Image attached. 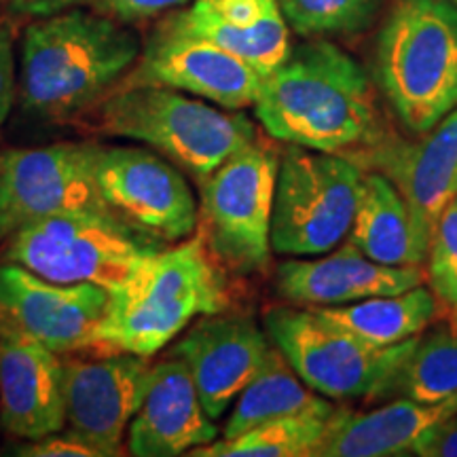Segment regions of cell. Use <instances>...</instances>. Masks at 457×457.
Listing matches in <instances>:
<instances>
[{
	"mask_svg": "<svg viewBox=\"0 0 457 457\" xmlns=\"http://www.w3.org/2000/svg\"><path fill=\"white\" fill-rule=\"evenodd\" d=\"M98 125L104 134L148 145L199 182L259 138L244 111L155 85L111 91L100 102Z\"/></svg>",
	"mask_w": 457,
	"mask_h": 457,
	"instance_id": "cell-5",
	"label": "cell"
},
{
	"mask_svg": "<svg viewBox=\"0 0 457 457\" xmlns=\"http://www.w3.org/2000/svg\"><path fill=\"white\" fill-rule=\"evenodd\" d=\"M163 248L117 216L64 212L20 227L7 237L4 261L57 284L119 288L140 262Z\"/></svg>",
	"mask_w": 457,
	"mask_h": 457,
	"instance_id": "cell-6",
	"label": "cell"
},
{
	"mask_svg": "<svg viewBox=\"0 0 457 457\" xmlns=\"http://www.w3.org/2000/svg\"><path fill=\"white\" fill-rule=\"evenodd\" d=\"M386 398H411L426 404L455 400L457 327H436L432 333L417 337Z\"/></svg>",
	"mask_w": 457,
	"mask_h": 457,
	"instance_id": "cell-26",
	"label": "cell"
},
{
	"mask_svg": "<svg viewBox=\"0 0 457 457\" xmlns=\"http://www.w3.org/2000/svg\"><path fill=\"white\" fill-rule=\"evenodd\" d=\"M417 457H457V413H453L415 445Z\"/></svg>",
	"mask_w": 457,
	"mask_h": 457,
	"instance_id": "cell-32",
	"label": "cell"
},
{
	"mask_svg": "<svg viewBox=\"0 0 457 457\" xmlns=\"http://www.w3.org/2000/svg\"><path fill=\"white\" fill-rule=\"evenodd\" d=\"M313 310L370 345L390 347L424 333L438 316V303L436 295L420 284L396 295Z\"/></svg>",
	"mask_w": 457,
	"mask_h": 457,
	"instance_id": "cell-24",
	"label": "cell"
},
{
	"mask_svg": "<svg viewBox=\"0 0 457 457\" xmlns=\"http://www.w3.org/2000/svg\"><path fill=\"white\" fill-rule=\"evenodd\" d=\"M262 74L219 45L163 21L119 87L155 85L228 111L254 106Z\"/></svg>",
	"mask_w": 457,
	"mask_h": 457,
	"instance_id": "cell-12",
	"label": "cell"
},
{
	"mask_svg": "<svg viewBox=\"0 0 457 457\" xmlns=\"http://www.w3.org/2000/svg\"><path fill=\"white\" fill-rule=\"evenodd\" d=\"M98 142H60L0 153V239L45 216H114L96 180Z\"/></svg>",
	"mask_w": 457,
	"mask_h": 457,
	"instance_id": "cell-10",
	"label": "cell"
},
{
	"mask_svg": "<svg viewBox=\"0 0 457 457\" xmlns=\"http://www.w3.org/2000/svg\"><path fill=\"white\" fill-rule=\"evenodd\" d=\"M98 0H7L11 13L24 15V17H49L62 11L77 9V7H89L94 9Z\"/></svg>",
	"mask_w": 457,
	"mask_h": 457,
	"instance_id": "cell-33",
	"label": "cell"
},
{
	"mask_svg": "<svg viewBox=\"0 0 457 457\" xmlns=\"http://www.w3.org/2000/svg\"><path fill=\"white\" fill-rule=\"evenodd\" d=\"M96 180L119 220L162 244L182 242L197 228L195 195L182 171L140 146H100Z\"/></svg>",
	"mask_w": 457,
	"mask_h": 457,
	"instance_id": "cell-11",
	"label": "cell"
},
{
	"mask_svg": "<svg viewBox=\"0 0 457 457\" xmlns=\"http://www.w3.org/2000/svg\"><path fill=\"white\" fill-rule=\"evenodd\" d=\"M227 307L225 273L197 233L174 248H159L108 293L98 345L151 358L193 320Z\"/></svg>",
	"mask_w": 457,
	"mask_h": 457,
	"instance_id": "cell-3",
	"label": "cell"
},
{
	"mask_svg": "<svg viewBox=\"0 0 457 457\" xmlns=\"http://www.w3.org/2000/svg\"><path fill=\"white\" fill-rule=\"evenodd\" d=\"M219 438V428L199 400L180 358L163 360L148 375L138 413L128 428V451L136 457H176Z\"/></svg>",
	"mask_w": 457,
	"mask_h": 457,
	"instance_id": "cell-19",
	"label": "cell"
},
{
	"mask_svg": "<svg viewBox=\"0 0 457 457\" xmlns=\"http://www.w3.org/2000/svg\"><path fill=\"white\" fill-rule=\"evenodd\" d=\"M339 407L322 394L313 392L310 386L295 373L286 358L273 345L265 367L244 387L237 396L236 407L228 415L222 438H236L253 430L265 421L290 415H335Z\"/></svg>",
	"mask_w": 457,
	"mask_h": 457,
	"instance_id": "cell-23",
	"label": "cell"
},
{
	"mask_svg": "<svg viewBox=\"0 0 457 457\" xmlns=\"http://www.w3.org/2000/svg\"><path fill=\"white\" fill-rule=\"evenodd\" d=\"M273 350L265 330L242 313L204 316L174 347L210 420H220Z\"/></svg>",
	"mask_w": 457,
	"mask_h": 457,
	"instance_id": "cell-15",
	"label": "cell"
},
{
	"mask_svg": "<svg viewBox=\"0 0 457 457\" xmlns=\"http://www.w3.org/2000/svg\"><path fill=\"white\" fill-rule=\"evenodd\" d=\"M187 3L188 0H98L94 9L125 21V24H134V21L151 20V17L182 7Z\"/></svg>",
	"mask_w": 457,
	"mask_h": 457,
	"instance_id": "cell-31",
	"label": "cell"
},
{
	"mask_svg": "<svg viewBox=\"0 0 457 457\" xmlns=\"http://www.w3.org/2000/svg\"><path fill=\"white\" fill-rule=\"evenodd\" d=\"M420 267H387L370 261L350 239L318 259L286 261L276 271V293L288 305H347L370 296L396 295L424 284Z\"/></svg>",
	"mask_w": 457,
	"mask_h": 457,
	"instance_id": "cell-18",
	"label": "cell"
},
{
	"mask_svg": "<svg viewBox=\"0 0 457 457\" xmlns=\"http://www.w3.org/2000/svg\"><path fill=\"white\" fill-rule=\"evenodd\" d=\"M453 413L457 398L436 404L396 398L367 413L341 407L316 457L415 455V445Z\"/></svg>",
	"mask_w": 457,
	"mask_h": 457,
	"instance_id": "cell-21",
	"label": "cell"
},
{
	"mask_svg": "<svg viewBox=\"0 0 457 457\" xmlns=\"http://www.w3.org/2000/svg\"><path fill=\"white\" fill-rule=\"evenodd\" d=\"M350 159L373 163L375 171H381L398 188L409 204L417 231L430 244L436 219L457 195V106L420 140H386L381 136Z\"/></svg>",
	"mask_w": 457,
	"mask_h": 457,
	"instance_id": "cell-16",
	"label": "cell"
},
{
	"mask_svg": "<svg viewBox=\"0 0 457 457\" xmlns=\"http://www.w3.org/2000/svg\"><path fill=\"white\" fill-rule=\"evenodd\" d=\"M286 24L307 38L356 34L373 24L386 0H278Z\"/></svg>",
	"mask_w": 457,
	"mask_h": 457,
	"instance_id": "cell-27",
	"label": "cell"
},
{
	"mask_svg": "<svg viewBox=\"0 0 457 457\" xmlns=\"http://www.w3.org/2000/svg\"><path fill=\"white\" fill-rule=\"evenodd\" d=\"M265 333L303 384L333 400H384L420 337L377 347L299 305L267 310Z\"/></svg>",
	"mask_w": 457,
	"mask_h": 457,
	"instance_id": "cell-7",
	"label": "cell"
},
{
	"mask_svg": "<svg viewBox=\"0 0 457 457\" xmlns=\"http://www.w3.org/2000/svg\"><path fill=\"white\" fill-rule=\"evenodd\" d=\"M426 261L432 293L457 316V195L436 219Z\"/></svg>",
	"mask_w": 457,
	"mask_h": 457,
	"instance_id": "cell-28",
	"label": "cell"
},
{
	"mask_svg": "<svg viewBox=\"0 0 457 457\" xmlns=\"http://www.w3.org/2000/svg\"><path fill=\"white\" fill-rule=\"evenodd\" d=\"M140 54L136 30L96 9L38 17L21 37V111L37 119L72 117L104 100Z\"/></svg>",
	"mask_w": 457,
	"mask_h": 457,
	"instance_id": "cell-2",
	"label": "cell"
},
{
	"mask_svg": "<svg viewBox=\"0 0 457 457\" xmlns=\"http://www.w3.org/2000/svg\"><path fill=\"white\" fill-rule=\"evenodd\" d=\"M108 290L96 284H57L4 262L0 265V318L55 353L98 345Z\"/></svg>",
	"mask_w": 457,
	"mask_h": 457,
	"instance_id": "cell-14",
	"label": "cell"
},
{
	"mask_svg": "<svg viewBox=\"0 0 457 457\" xmlns=\"http://www.w3.org/2000/svg\"><path fill=\"white\" fill-rule=\"evenodd\" d=\"M64 362L41 341L0 318V426L34 441L66 426Z\"/></svg>",
	"mask_w": 457,
	"mask_h": 457,
	"instance_id": "cell-17",
	"label": "cell"
},
{
	"mask_svg": "<svg viewBox=\"0 0 457 457\" xmlns=\"http://www.w3.org/2000/svg\"><path fill=\"white\" fill-rule=\"evenodd\" d=\"M375 81L394 114L421 136L457 106V9L396 0L377 34Z\"/></svg>",
	"mask_w": 457,
	"mask_h": 457,
	"instance_id": "cell-4",
	"label": "cell"
},
{
	"mask_svg": "<svg viewBox=\"0 0 457 457\" xmlns=\"http://www.w3.org/2000/svg\"><path fill=\"white\" fill-rule=\"evenodd\" d=\"M17 455L26 457H100L98 451L87 441H83L79 434L72 430H66V426L62 430L45 434L41 438H34L28 441L24 447L17 449Z\"/></svg>",
	"mask_w": 457,
	"mask_h": 457,
	"instance_id": "cell-29",
	"label": "cell"
},
{
	"mask_svg": "<svg viewBox=\"0 0 457 457\" xmlns=\"http://www.w3.org/2000/svg\"><path fill=\"white\" fill-rule=\"evenodd\" d=\"M445 3H449V4H453V7L457 9V0H445Z\"/></svg>",
	"mask_w": 457,
	"mask_h": 457,
	"instance_id": "cell-34",
	"label": "cell"
},
{
	"mask_svg": "<svg viewBox=\"0 0 457 457\" xmlns=\"http://www.w3.org/2000/svg\"><path fill=\"white\" fill-rule=\"evenodd\" d=\"M148 358L129 352L98 360H68L62 375L68 430L87 441L100 457L121 455L123 436L145 398Z\"/></svg>",
	"mask_w": 457,
	"mask_h": 457,
	"instance_id": "cell-13",
	"label": "cell"
},
{
	"mask_svg": "<svg viewBox=\"0 0 457 457\" xmlns=\"http://www.w3.org/2000/svg\"><path fill=\"white\" fill-rule=\"evenodd\" d=\"M341 409V407H339ZM339 413V411H337ZM335 413V415H337ZM335 415H290L265 421L236 438L191 449L193 457H316Z\"/></svg>",
	"mask_w": 457,
	"mask_h": 457,
	"instance_id": "cell-25",
	"label": "cell"
},
{
	"mask_svg": "<svg viewBox=\"0 0 457 457\" xmlns=\"http://www.w3.org/2000/svg\"><path fill=\"white\" fill-rule=\"evenodd\" d=\"M279 153L256 138L202 185V237L220 267L250 276L271 259V214Z\"/></svg>",
	"mask_w": 457,
	"mask_h": 457,
	"instance_id": "cell-9",
	"label": "cell"
},
{
	"mask_svg": "<svg viewBox=\"0 0 457 457\" xmlns=\"http://www.w3.org/2000/svg\"><path fill=\"white\" fill-rule=\"evenodd\" d=\"M3 3H7V0H0V4H3Z\"/></svg>",
	"mask_w": 457,
	"mask_h": 457,
	"instance_id": "cell-35",
	"label": "cell"
},
{
	"mask_svg": "<svg viewBox=\"0 0 457 457\" xmlns=\"http://www.w3.org/2000/svg\"><path fill=\"white\" fill-rule=\"evenodd\" d=\"M362 185V165L350 157L286 145L273 197V253L318 256L337 248L350 233Z\"/></svg>",
	"mask_w": 457,
	"mask_h": 457,
	"instance_id": "cell-8",
	"label": "cell"
},
{
	"mask_svg": "<svg viewBox=\"0 0 457 457\" xmlns=\"http://www.w3.org/2000/svg\"><path fill=\"white\" fill-rule=\"evenodd\" d=\"M254 114L271 138L352 157L381 138L367 72L335 43L316 38L262 77Z\"/></svg>",
	"mask_w": 457,
	"mask_h": 457,
	"instance_id": "cell-1",
	"label": "cell"
},
{
	"mask_svg": "<svg viewBox=\"0 0 457 457\" xmlns=\"http://www.w3.org/2000/svg\"><path fill=\"white\" fill-rule=\"evenodd\" d=\"M17 96L15 32L9 20H0V131L7 123Z\"/></svg>",
	"mask_w": 457,
	"mask_h": 457,
	"instance_id": "cell-30",
	"label": "cell"
},
{
	"mask_svg": "<svg viewBox=\"0 0 457 457\" xmlns=\"http://www.w3.org/2000/svg\"><path fill=\"white\" fill-rule=\"evenodd\" d=\"M171 26L208 38L262 77L290 54V34L278 0H195L170 15Z\"/></svg>",
	"mask_w": 457,
	"mask_h": 457,
	"instance_id": "cell-20",
	"label": "cell"
},
{
	"mask_svg": "<svg viewBox=\"0 0 457 457\" xmlns=\"http://www.w3.org/2000/svg\"><path fill=\"white\" fill-rule=\"evenodd\" d=\"M347 239L370 261L420 267L430 244L417 231L409 204L381 171H364L360 204Z\"/></svg>",
	"mask_w": 457,
	"mask_h": 457,
	"instance_id": "cell-22",
	"label": "cell"
}]
</instances>
